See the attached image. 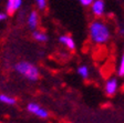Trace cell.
Instances as JSON below:
<instances>
[{
  "label": "cell",
  "mask_w": 124,
  "mask_h": 123,
  "mask_svg": "<svg viewBox=\"0 0 124 123\" xmlns=\"http://www.w3.org/2000/svg\"><path fill=\"white\" fill-rule=\"evenodd\" d=\"M89 36L94 44H105L111 39V29L103 20L95 19L90 23Z\"/></svg>",
  "instance_id": "6da1fadb"
},
{
  "label": "cell",
  "mask_w": 124,
  "mask_h": 123,
  "mask_svg": "<svg viewBox=\"0 0 124 123\" xmlns=\"http://www.w3.org/2000/svg\"><path fill=\"white\" fill-rule=\"evenodd\" d=\"M6 19H7V13L0 12V22H1V21H3V20H6Z\"/></svg>",
  "instance_id": "9a60e30c"
},
{
  "label": "cell",
  "mask_w": 124,
  "mask_h": 123,
  "mask_svg": "<svg viewBox=\"0 0 124 123\" xmlns=\"http://www.w3.org/2000/svg\"><path fill=\"white\" fill-rule=\"evenodd\" d=\"M0 102L3 103V104H6V105H15L16 102H17V100L9 94L1 93V94H0Z\"/></svg>",
  "instance_id": "8fae6325"
},
{
  "label": "cell",
  "mask_w": 124,
  "mask_h": 123,
  "mask_svg": "<svg viewBox=\"0 0 124 123\" xmlns=\"http://www.w3.org/2000/svg\"><path fill=\"white\" fill-rule=\"evenodd\" d=\"M27 25L31 30H37L39 25V15L37 11H31L27 17Z\"/></svg>",
  "instance_id": "52a82bcc"
},
{
  "label": "cell",
  "mask_w": 124,
  "mask_h": 123,
  "mask_svg": "<svg viewBox=\"0 0 124 123\" xmlns=\"http://www.w3.org/2000/svg\"><path fill=\"white\" fill-rule=\"evenodd\" d=\"M36 1L37 7L40 9V10H44L46 7V0H34Z\"/></svg>",
  "instance_id": "4fadbf2b"
},
{
  "label": "cell",
  "mask_w": 124,
  "mask_h": 123,
  "mask_svg": "<svg viewBox=\"0 0 124 123\" xmlns=\"http://www.w3.org/2000/svg\"><path fill=\"white\" fill-rule=\"evenodd\" d=\"M90 7L92 15L96 18H101L105 13V1L104 0H93Z\"/></svg>",
  "instance_id": "5b68a950"
},
{
  "label": "cell",
  "mask_w": 124,
  "mask_h": 123,
  "mask_svg": "<svg viewBox=\"0 0 124 123\" xmlns=\"http://www.w3.org/2000/svg\"><path fill=\"white\" fill-rule=\"evenodd\" d=\"M119 90V80L115 77L108 78L104 83V92L108 97H113L114 94H116Z\"/></svg>",
  "instance_id": "277c9868"
},
{
  "label": "cell",
  "mask_w": 124,
  "mask_h": 123,
  "mask_svg": "<svg viewBox=\"0 0 124 123\" xmlns=\"http://www.w3.org/2000/svg\"><path fill=\"white\" fill-rule=\"evenodd\" d=\"M32 38L36 41H38V42H41V43L48 41V36H46V33H44L43 31H39V30H33V32H32Z\"/></svg>",
  "instance_id": "30bf717a"
},
{
  "label": "cell",
  "mask_w": 124,
  "mask_h": 123,
  "mask_svg": "<svg viewBox=\"0 0 124 123\" xmlns=\"http://www.w3.org/2000/svg\"><path fill=\"white\" fill-rule=\"evenodd\" d=\"M27 110L33 114V115L38 116L39 119H48L49 118V112L46 109H44L43 107H41L40 104L36 102H30L27 105Z\"/></svg>",
  "instance_id": "3957f363"
},
{
  "label": "cell",
  "mask_w": 124,
  "mask_h": 123,
  "mask_svg": "<svg viewBox=\"0 0 124 123\" xmlns=\"http://www.w3.org/2000/svg\"><path fill=\"white\" fill-rule=\"evenodd\" d=\"M79 2H80L83 7H90L91 3L93 2V0H79Z\"/></svg>",
  "instance_id": "5bb4252c"
},
{
  "label": "cell",
  "mask_w": 124,
  "mask_h": 123,
  "mask_svg": "<svg viewBox=\"0 0 124 123\" xmlns=\"http://www.w3.org/2000/svg\"><path fill=\"white\" fill-rule=\"evenodd\" d=\"M59 42L62 43L65 48H68L69 50H74L77 44H75L74 39L71 36H68V34H62L59 37Z\"/></svg>",
  "instance_id": "ba28073f"
},
{
  "label": "cell",
  "mask_w": 124,
  "mask_h": 123,
  "mask_svg": "<svg viewBox=\"0 0 124 123\" xmlns=\"http://www.w3.org/2000/svg\"><path fill=\"white\" fill-rule=\"evenodd\" d=\"M15 70L18 74L29 81H37L40 77V71L38 67L29 61H20L15 66Z\"/></svg>",
  "instance_id": "7a4b0ae2"
},
{
  "label": "cell",
  "mask_w": 124,
  "mask_h": 123,
  "mask_svg": "<svg viewBox=\"0 0 124 123\" xmlns=\"http://www.w3.org/2000/svg\"><path fill=\"white\" fill-rule=\"evenodd\" d=\"M77 72H78V74L80 75L83 80H86L89 77H90V69H89V67L85 66V64L79 66L77 69Z\"/></svg>",
  "instance_id": "9c48e42d"
},
{
  "label": "cell",
  "mask_w": 124,
  "mask_h": 123,
  "mask_svg": "<svg viewBox=\"0 0 124 123\" xmlns=\"http://www.w3.org/2000/svg\"><path fill=\"white\" fill-rule=\"evenodd\" d=\"M23 0H7L6 3V10L8 15H13L19 10L22 6Z\"/></svg>",
  "instance_id": "8992f818"
},
{
  "label": "cell",
  "mask_w": 124,
  "mask_h": 123,
  "mask_svg": "<svg viewBox=\"0 0 124 123\" xmlns=\"http://www.w3.org/2000/svg\"><path fill=\"white\" fill-rule=\"evenodd\" d=\"M120 33L123 34V36H124V26H122L121 28H120Z\"/></svg>",
  "instance_id": "2e32d148"
},
{
  "label": "cell",
  "mask_w": 124,
  "mask_h": 123,
  "mask_svg": "<svg viewBox=\"0 0 124 123\" xmlns=\"http://www.w3.org/2000/svg\"><path fill=\"white\" fill-rule=\"evenodd\" d=\"M117 74L120 77L124 78V51L121 56V59H120L119 66H117Z\"/></svg>",
  "instance_id": "7c38bea8"
}]
</instances>
